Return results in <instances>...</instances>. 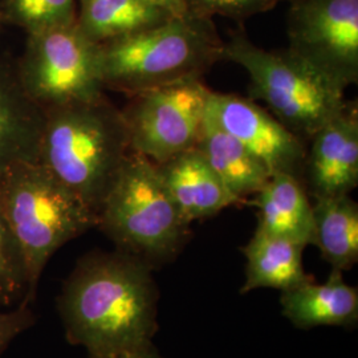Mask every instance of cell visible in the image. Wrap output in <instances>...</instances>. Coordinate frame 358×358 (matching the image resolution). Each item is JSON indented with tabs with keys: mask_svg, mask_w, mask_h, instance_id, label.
<instances>
[{
	"mask_svg": "<svg viewBox=\"0 0 358 358\" xmlns=\"http://www.w3.org/2000/svg\"><path fill=\"white\" fill-rule=\"evenodd\" d=\"M142 1L159 10L169 17H179L190 13L189 0H142Z\"/></svg>",
	"mask_w": 358,
	"mask_h": 358,
	"instance_id": "obj_24",
	"label": "cell"
},
{
	"mask_svg": "<svg viewBox=\"0 0 358 358\" xmlns=\"http://www.w3.org/2000/svg\"><path fill=\"white\" fill-rule=\"evenodd\" d=\"M310 141L304 173L313 198L350 195L358 185L357 109L346 106Z\"/></svg>",
	"mask_w": 358,
	"mask_h": 358,
	"instance_id": "obj_11",
	"label": "cell"
},
{
	"mask_svg": "<svg viewBox=\"0 0 358 358\" xmlns=\"http://www.w3.org/2000/svg\"><path fill=\"white\" fill-rule=\"evenodd\" d=\"M289 51L341 87L358 81V0H297L289 15Z\"/></svg>",
	"mask_w": 358,
	"mask_h": 358,
	"instance_id": "obj_9",
	"label": "cell"
},
{
	"mask_svg": "<svg viewBox=\"0 0 358 358\" xmlns=\"http://www.w3.org/2000/svg\"><path fill=\"white\" fill-rule=\"evenodd\" d=\"M45 109L23 88L16 64L0 57V171L19 162H38Z\"/></svg>",
	"mask_w": 358,
	"mask_h": 358,
	"instance_id": "obj_13",
	"label": "cell"
},
{
	"mask_svg": "<svg viewBox=\"0 0 358 358\" xmlns=\"http://www.w3.org/2000/svg\"><path fill=\"white\" fill-rule=\"evenodd\" d=\"M278 0H189L190 13L205 16L220 13L224 16H247L267 10Z\"/></svg>",
	"mask_w": 358,
	"mask_h": 358,
	"instance_id": "obj_22",
	"label": "cell"
},
{
	"mask_svg": "<svg viewBox=\"0 0 358 358\" xmlns=\"http://www.w3.org/2000/svg\"><path fill=\"white\" fill-rule=\"evenodd\" d=\"M313 241L332 269L344 272L358 262V206L350 195L315 199Z\"/></svg>",
	"mask_w": 358,
	"mask_h": 358,
	"instance_id": "obj_18",
	"label": "cell"
},
{
	"mask_svg": "<svg viewBox=\"0 0 358 358\" xmlns=\"http://www.w3.org/2000/svg\"><path fill=\"white\" fill-rule=\"evenodd\" d=\"M211 90L201 78L143 90L121 109L130 149L159 165L195 148Z\"/></svg>",
	"mask_w": 358,
	"mask_h": 358,
	"instance_id": "obj_8",
	"label": "cell"
},
{
	"mask_svg": "<svg viewBox=\"0 0 358 358\" xmlns=\"http://www.w3.org/2000/svg\"><path fill=\"white\" fill-rule=\"evenodd\" d=\"M0 213L23 252L34 294L52 255L96 227L94 213L40 162L0 171Z\"/></svg>",
	"mask_w": 358,
	"mask_h": 358,
	"instance_id": "obj_5",
	"label": "cell"
},
{
	"mask_svg": "<svg viewBox=\"0 0 358 358\" xmlns=\"http://www.w3.org/2000/svg\"><path fill=\"white\" fill-rule=\"evenodd\" d=\"M96 227L117 250L153 269L173 262L190 238V223L180 215L157 165L134 152L103 196Z\"/></svg>",
	"mask_w": 358,
	"mask_h": 358,
	"instance_id": "obj_4",
	"label": "cell"
},
{
	"mask_svg": "<svg viewBox=\"0 0 358 358\" xmlns=\"http://www.w3.org/2000/svg\"><path fill=\"white\" fill-rule=\"evenodd\" d=\"M34 297L24 256L0 213V309L31 304Z\"/></svg>",
	"mask_w": 358,
	"mask_h": 358,
	"instance_id": "obj_20",
	"label": "cell"
},
{
	"mask_svg": "<svg viewBox=\"0 0 358 358\" xmlns=\"http://www.w3.org/2000/svg\"><path fill=\"white\" fill-rule=\"evenodd\" d=\"M222 59L243 68L251 97L266 103L303 141H310L348 106L344 87L289 50L267 51L235 35L223 44Z\"/></svg>",
	"mask_w": 358,
	"mask_h": 358,
	"instance_id": "obj_6",
	"label": "cell"
},
{
	"mask_svg": "<svg viewBox=\"0 0 358 358\" xmlns=\"http://www.w3.org/2000/svg\"><path fill=\"white\" fill-rule=\"evenodd\" d=\"M282 315L300 329L315 327H355L358 321V289L344 282L343 272L332 269L328 280H309L282 292Z\"/></svg>",
	"mask_w": 358,
	"mask_h": 358,
	"instance_id": "obj_14",
	"label": "cell"
},
{
	"mask_svg": "<svg viewBox=\"0 0 358 358\" xmlns=\"http://www.w3.org/2000/svg\"><path fill=\"white\" fill-rule=\"evenodd\" d=\"M304 248L301 244L256 230L242 248L247 266L241 294L257 288H275L284 292L312 280L303 267Z\"/></svg>",
	"mask_w": 358,
	"mask_h": 358,
	"instance_id": "obj_17",
	"label": "cell"
},
{
	"mask_svg": "<svg viewBox=\"0 0 358 358\" xmlns=\"http://www.w3.org/2000/svg\"><path fill=\"white\" fill-rule=\"evenodd\" d=\"M207 110L268 169L271 176L284 173L300 178L304 173L306 141L252 100L211 90Z\"/></svg>",
	"mask_w": 358,
	"mask_h": 358,
	"instance_id": "obj_10",
	"label": "cell"
},
{
	"mask_svg": "<svg viewBox=\"0 0 358 358\" xmlns=\"http://www.w3.org/2000/svg\"><path fill=\"white\" fill-rule=\"evenodd\" d=\"M169 16L142 0H80L76 23L97 44L157 26Z\"/></svg>",
	"mask_w": 358,
	"mask_h": 358,
	"instance_id": "obj_19",
	"label": "cell"
},
{
	"mask_svg": "<svg viewBox=\"0 0 358 358\" xmlns=\"http://www.w3.org/2000/svg\"><path fill=\"white\" fill-rule=\"evenodd\" d=\"M57 309L66 340L88 356L152 344L158 329L153 268L120 250L90 252L65 280Z\"/></svg>",
	"mask_w": 358,
	"mask_h": 358,
	"instance_id": "obj_1",
	"label": "cell"
},
{
	"mask_svg": "<svg viewBox=\"0 0 358 358\" xmlns=\"http://www.w3.org/2000/svg\"><path fill=\"white\" fill-rule=\"evenodd\" d=\"M157 169L180 215L190 224L242 202L226 187L196 148L167 159Z\"/></svg>",
	"mask_w": 358,
	"mask_h": 358,
	"instance_id": "obj_12",
	"label": "cell"
},
{
	"mask_svg": "<svg viewBox=\"0 0 358 358\" xmlns=\"http://www.w3.org/2000/svg\"><path fill=\"white\" fill-rule=\"evenodd\" d=\"M88 358H165L162 357L155 346L152 344L134 348V349H128V350H121L115 353H109V355H103V356H88Z\"/></svg>",
	"mask_w": 358,
	"mask_h": 358,
	"instance_id": "obj_25",
	"label": "cell"
},
{
	"mask_svg": "<svg viewBox=\"0 0 358 358\" xmlns=\"http://www.w3.org/2000/svg\"><path fill=\"white\" fill-rule=\"evenodd\" d=\"M256 230L307 247L313 241V206L300 178L272 174L255 194Z\"/></svg>",
	"mask_w": 358,
	"mask_h": 358,
	"instance_id": "obj_15",
	"label": "cell"
},
{
	"mask_svg": "<svg viewBox=\"0 0 358 358\" xmlns=\"http://www.w3.org/2000/svg\"><path fill=\"white\" fill-rule=\"evenodd\" d=\"M130 152L122 110L105 96L45 109L38 162L94 215Z\"/></svg>",
	"mask_w": 358,
	"mask_h": 358,
	"instance_id": "obj_2",
	"label": "cell"
},
{
	"mask_svg": "<svg viewBox=\"0 0 358 358\" xmlns=\"http://www.w3.org/2000/svg\"><path fill=\"white\" fill-rule=\"evenodd\" d=\"M223 43L207 17L187 13L100 44L103 87L130 96L201 78L222 59Z\"/></svg>",
	"mask_w": 358,
	"mask_h": 358,
	"instance_id": "obj_3",
	"label": "cell"
},
{
	"mask_svg": "<svg viewBox=\"0 0 358 358\" xmlns=\"http://www.w3.org/2000/svg\"><path fill=\"white\" fill-rule=\"evenodd\" d=\"M195 148L238 199L255 195L271 177L254 154L222 128L206 110L201 133Z\"/></svg>",
	"mask_w": 358,
	"mask_h": 358,
	"instance_id": "obj_16",
	"label": "cell"
},
{
	"mask_svg": "<svg viewBox=\"0 0 358 358\" xmlns=\"http://www.w3.org/2000/svg\"><path fill=\"white\" fill-rule=\"evenodd\" d=\"M100 57V44L73 23L29 34L16 71L28 96L48 109L103 97Z\"/></svg>",
	"mask_w": 358,
	"mask_h": 358,
	"instance_id": "obj_7",
	"label": "cell"
},
{
	"mask_svg": "<svg viewBox=\"0 0 358 358\" xmlns=\"http://www.w3.org/2000/svg\"><path fill=\"white\" fill-rule=\"evenodd\" d=\"M35 316L29 304L13 309H0V357L13 340L32 327Z\"/></svg>",
	"mask_w": 358,
	"mask_h": 358,
	"instance_id": "obj_23",
	"label": "cell"
},
{
	"mask_svg": "<svg viewBox=\"0 0 358 358\" xmlns=\"http://www.w3.org/2000/svg\"><path fill=\"white\" fill-rule=\"evenodd\" d=\"M7 11L28 35L76 23V0H7Z\"/></svg>",
	"mask_w": 358,
	"mask_h": 358,
	"instance_id": "obj_21",
	"label": "cell"
}]
</instances>
